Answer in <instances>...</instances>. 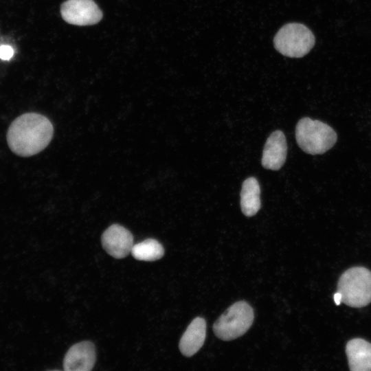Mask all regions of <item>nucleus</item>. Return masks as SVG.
Wrapping results in <instances>:
<instances>
[{
    "instance_id": "nucleus-1",
    "label": "nucleus",
    "mask_w": 371,
    "mask_h": 371,
    "mask_svg": "<svg viewBox=\"0 0 371 371\" xmlns=\"http://www.w3.org/2000/svg\"><path fill=\"white\" fill-rule=\"evenodd\" d=\"M54 128L45 116L27 113L15 119L7 133V142L17 155L30 157L45 149L52 140Z\"/></svg>"
},
{
    "instance_id": "nucleus-2",
    "label": "nucleus",
    "mask_w": 371,
    "mask_h": 371,
    "mask_svg": "<svg viewBox=\"0 0 371 371\" xmlns=\"http://www.w3.org/2000/svg\"><path fill=\"white\" fill-rule=\"evenodd\" d=\"M295 139L303 151L315 155L324 154L333 148L337 135L327 124L306 117L300 119L296 124Z\"/></svg>"
},
{
    "instance_id": "nucleus-3",
    "label": "nucleus",
    "mask_w": 371,
    "mask_h": 371,
    "mask_svg": "<svg viewBox=\"0 0 371 371\" xmlns=\"http://www.w3.org/2000/svg\"><path fill=\"white\" fill-rule=\"evenodd\" d=\"M341 302L354 308H361L371 302V271L363 267L345 271L337 283Z\"/></svg>"
},
{
    "instance_id": "nucleus-4",
    "label": "nucleus",
    "mask_w": 371,
    "mask_h": 371,
    "mask_svg": "<svg viewBox=\"0 0 371 371\" xmlns=\"http://www.w3.org/2000/svg\"><path fill=\"white\" fill-rule=\"evenodd\" d=\"M254 319L252 307L245 301L231 305L215 322L213 330L215 335L224 341L236 339L244 335Z\"/></svg>"
},
{
    "instance_id": "nucleus-5",
    "label": "nucleus",
    "mask_w": 371,
    "mask_h": 371,
    "mask_svg": "<svg viewBox=\"0 0 371 371\" xmlns=\"http://www.w3.org/2000/svg\"><path fill=\"white\" fill-rule=\"evenodd\" d=\"M274 47L284 56L300 58L315 45L313 32L304 25L291 23L282 26L273 38Z\"/></svg>"
},
{
    "instance_id": "nucleus-6",
    "label": "nucleus",
    "mask_w": 371,
    "mask_h": 371,
    "mask_svg": "<svg viewBox=\"0 0 371 371\" xmlns=\"http://www.w3.org/2000/svg\"><path fill=\"white\" fill-rule=\"evenodd\" d=\"M62 18L68 23L84 26L98 23L102 12L93 0H67L60 7Z\"/></svg>"
},
{
    "instance_id": "nucleus-7",
    "label": "nucleus",
    "mask_w": 371,
    "mask_h": 371,
    "mask_svg": "<svg viewBox=\"0 0 371 371\" xmlns=\"http://www.w3.org/2000/svg\"><path fill=\"white\" fill-rule=\"evenodd\" d=\"M104 249L115 258H123L131 253L133 236L130 231L118 224L109 226L101 237Z\"/></svg>"
},
{
    "instance_id": "nucleus-8",
    "label": "nucleus",
    "mask_w": 371,
    "mask_h": 371,
    "mask_svg": "<svg viewBox=\"0 0 371 371\" xmlns=\"http://www.w3.org/2000/svg\"><path fill=\"white\" fill-rule=\"evenodd\" d=\"M95 349L89 341L73 345L65 354L63 368L66 371H90L95 363Z\"/></svg>"
},
{
    "instance_id": "nucleus-9",
    "label": "nucleus",
    "mask_w": 371,
    "mask_h": 371,
    "mask_svg": "<svg viewBox=\"0 0 371 371\" xmlns=\"http://www.w3.org/2000/svg\"><path fill=\"white\" fill-rule=\"evenodd\" d=\"M287 154L284 134L280 130L273 131L267 138L262 155V166L269 170H278L284 165Z\"/></svg>"
},
{
    "instance_id": "nucleus-10",
    "label": "nucleus",
    "mask_w": 371,
    "mask_h": 371,
    "mask_svg": "<svg viewBox=\"0 0 371 371\" xmlns=\"http://www.w3.org/2000/svg\"><path fill=\"white\" fill-rule=\"evenodd\" d=\"M206 336L205 320L200 317L194 318L181 337L179 348L186 357H192L204 344Z\"/></svg>"
},
{
    "instance_id": "nucleus-11",
    "label": "nucleus",
    "mask_w": 371,
    "mask_h": 371,
    "mask_svg": "<svg viewBox=\"0 0 371 371\" xmlns=\"http://www.w3.org/2000/svg\"><path fill=\"white\" fill-rule=\"evenodd\" d=\"M346 354L349 368L352 371L371 370V344L361 338L348 341Z\"/></svg>"
},
{
    "instance_id": "nucleus-12",
    "label": "nucleus",
    "mask_w": 371,
    "mask_h": 371,
    "mask_svg": "<svg viewBox=\"0 0 371 371\" xmlns=\"http://www.w3.org/2000/svg\"><path fill=\"white\" fill-rule=\"evenodd\" d=\"M240 207L246 216H254L260 209V188L255 177L246 179L240 191Z\"/></svg>"
},
{
    "instance_id": "nucleus-13",
    "label": "nucleus",
    "mask_w": 371,
    "mask_h": 371,
    "mask_svg": "<svg viewBox=\"0 0 371 371\" xmlns=\"http://www.w3.org/2000/svg\"><path fill=\"white\" fill-rule=\"evenodd\" d=\"M131 253L136 260L155 261L163 257L164 249L158 240L148 238L133 245Z\"/></svg>"
},
{
    "instance_id": "nucleus-14",
    "label": "nucleus",
    "mask_w": 371,
    "mask_h": 371,
    "mask_svg": "<svg viewBox=\"0 0 371 371\" xmlns=\"http://www.w3.org/2000/svg\"><path fill=\"white\" fill-rule=\"evenodd\" d=\"M14 55V49L7 45H0V58L4 60H9Z\"/></svg>"
},
{
    "instance_id": "nucleus-15",
    "label": "nucleus",
    "mask_w": 371,
    "mask_h": 371,
    "mask_svg": "<svg viewBox=\"0 0 371 371\" xmlns=\"http://www.w3.org/2000/svg\"><path fill=\"white\" fill-rule=\"evenodd\" d=\"M334 301L337 305H339L341 302V295L339 292L337 291L334 294Z\"/></svg>"
}]
</instances>
